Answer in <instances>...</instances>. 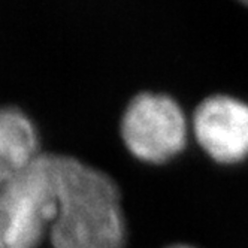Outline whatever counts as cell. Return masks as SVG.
I'll use <instances>...</instances> for the list:
<instances>
[{"label":"cell","mask_w":248,"mask_h":248,"mask_svg":"<svg viewBox=\"0 0 248 248\" xmlns=\"http://www.w3.org/2000/svg\"><path fill=\"white\" fill-rule=\"evenodd\" d=\"M168 248H194L191 245H186V244H175V245H170Z\"/></svg>","instance_id":"8992f818"},{"label":"cell","mask_w":248,"mask_h":248,"mask_svg":"<svg viewBox=\"0 0 248 248\" xmlns=\"http://www.w3.org/2000/svg\"><path fill=\"white\" fill-rule=\"evenodd\" d=\"M121 138L140 162L162 165L186 148L188 124L170 96L145 92L129 102L121 118Z\"/></svg>","instance_id":"3957f363"},{"label":"cell","mask_w":248,"mask_h":248,"mask_svg":"<svg viewBox=\"0 0 248 248\" xmlns=\"http://www.w3.org/2000/svg\"><path fill=\"white\" fill-rule=\"evenodd\" d=\"M54 248H123L126 223L120 190L109 175L74 157L57 155Z\"/></svg>","instance_id":"6da1fadb"},{"label":"cell","mask_w":248,"mask_h":248,"mask_svg":"<svg viewBox=\"0 0 248 248\" xmlns=\"http://www.w3.org/2000/svg\"><path fill=\"white\" fill-rule=\"evenodd\" d=\"M239 2H242V3H245V5H248V0H239Z\"/></svg>","instance_id":"52a82bcc"},{"label":"cell","mask_w":248,"mask_h":248,"mask_svg":"<svg viewBox=\"0 0 248 248\" xmlns=\"http://www.w3.org/2000/svg\"><path fill=\"white\" fill-rule=\"evenodd\" d=\"M39 155L33 121L18 108H0V187L24 172Z\"/></svg>","instance_id":"5b68a950"},{"label":"cell","mask_w":248,"mask_h":248,"mask_svg":"<svg viewBox=\"0 0 248 248\" xmlns=\"http://www.w3.org/2000/svg\"><path fill=\"white\" fill-rule=\"evenodd\" d=\"M193 132L217 163L235 165L248 157V103L217 94L206 97L193 115Z\"/></svg>","instance_id":"277c9868"},{"label":"cell","mask_w":248,"mask_h":248,"mask_svg":"<svg viewBox=\"0 0 248 248\" xmlns=\"http://www.w3.org/2000/svg\"><path fill=\"white\" fill-rule=\"evenodd\" d=\"M57 206V154H41L0 187V248H38Z\"/></svg>","instance_id":"7a4b0ae2"}]
</instances>
